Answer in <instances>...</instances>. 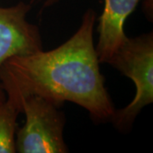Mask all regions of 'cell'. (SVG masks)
Instances as JSON below:
<instances>
[{"label": "cell", "instance_id": "6da1fadb", "mask_svg": "<svg viewBox=\"0 0 153 153\" xmlns=\"http://www.w3.org/2000/svg\"><path fill=\"white\" fill-rule=\"evenodd\" d=\"M96 15L88 10L78 30L59 47L25 56H13L0 66V87L22 104L38 95L58 107L78 105L97 122L111 121L115 108L105 87L94 44Z\"/></svg>", "mask_w": 153, "mask_h": 153}, {"label": "cell", "instance_id": "7a4b0ae2", "mask_svg": "<svg viewBox=\"0 0 153 153\" xmlns=\"http://www.w3.org/2000/svg\"><path fill=\"white\" fill-rule=\"evenodd\" d=\"M107 64L131 78L135 84L136 93L131 103L115 111L111 121L118 130L127 131L141 110L153 102L152 33L135 38L127 37Z\"/></svg>", "mask_w": 153, "mask_h": 153}, {"label": "cell", "instance_id": "3957f363", "mask_svg": "<svg viewBox=\"0 0 153 153\" xmlns=\"http://www.w3.org/2000/svg\"><path fill=\"white\" fill-rule=\"evenodd\" d=\"M25 124L16 132L19 153H66L69 152L63 131L66 117L60 107L38 95L22 100Z\"/></svg>", "mask_w": 153, "mask_h": 153}, {"label": "cell", "instance_id": "277c9868", "mask_svg": "<svg viewBox=\"0 0 153 153\" xmlns=\"http://www.w3.org/2000/svg\"><path fill=\"white\" fill-rule=\"evenodd\" d=\"M31 9L32 6L24 2L0 7V66L13 56L33 55L43 50L39 28L27 20Z\"/></svg>", "mask_w": 153, "mask_h": 153}, {"label": "cell", "instance_id": "5b68a950", "mask_svg": "<svg viewBox=\"0 0 153 153\" xmlns=\"http://www.w3.org/2000/svg\"><path fill=\"white\" fill-rule=\"evenodd\" d=\"M141 0H104L99 18V40L95 47L100 63H108L127 38L124 22Z\"/></svg>", "mask_w": 153, "mask_h": 153}, {"label": "cell", "instance_id": "8992f818", "mask_svg": "<svg viewBox=\"0 0 153 153\" xmlns=\"http://www.w3.org/2000/svg\"><path fill=\"white\" fill-rule=\"evenodd\" d=\"M22 112V105L15 99L6 96L0 105V153H15L17 117Z\"/></svg>", "mask_w": 153, "mask_h": 153}, {"label": "cell", "instance_id": "52a82bcc", "mask_svg": "<svg viewBox=\"0 0 153 153\" xmlns=\"http://www.w3.org/2000/svg\"><path fill=\"white\" fill-rule=\"evenodd\" d=\"M32 1H34V0H32ZM58 1H59V0H45L44 7V8H48V7H50V6H52L53 4H56Z\"/></svg>", "mask_w": 153, "mask_h": 153}, {"label": "cell", "instance_id": "ba28073f", "mask_svg": "<svg viewBox=\"0 0 153 153\" xmlns=\"http://www.w3.org/2000/svg\"><path fill=\"white\" fill-rule=\"evenodd\" d=\"M6 100V94L4 91V89L0 87V105L4 102V100Z\"/></svg>", "mask_w": 153, "mask_h": 153}]
</instances>
